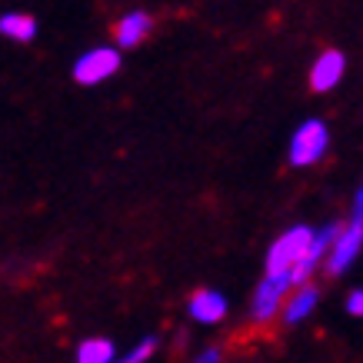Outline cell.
Returning <instances> with one entry per match:
<instances>
[{
  "label": "cell",
  "instance_id": "cell-3",
  "mask_svg": "<svg viewBox=\"0 0 363 363\" xmlns=\"http://www.w3.org/2000/svg\"><path fill=\"white\" fill-rule=\"evenodd\" d=\"M121 70V54L113 50V47H94L87 50L84 57H77V64H74V80L77 84H104L107 77H113Z\"/></svg>",
  "mask_w": 363,
  "mask_h": 363
},
{
  "label": "cell",
  "instance_id": "cell-6",
  "mask_svg": "<svg viewBox=\"0 0 363 363\" xmlns=\"http://www.w3.org/2000/svg\"><path fill=\"white\" fill-rule=\"evenodd\" d=\"M343 67H347V60H343L340 50H327V54H320L317 64H313V70H310V87L317 90V94L333 90L337 84H340V77H343Z\"/></svg>",
  "mask_w": 363,
  "mask_h": 363
},
{
  "label": "cell",
  "instance_id": "cell-8",
  "mask_svg": "<svg viewBox=\"0 0 363 363\" xmlns=\"http://www.w3.org/2000/svg\"><path fill=\"white\" fill-rule=\"evenodd\" d=\"M150 30H154V17L143 13V11H130L127 17H121V23H117V44L137 47Z\"/></svg>",
  "mask_w": 363,
  "mask_h": 363
},
{
  "label": "cell",
  "instance_id": "cell-9",
  "mask_svg": "<svg viewBox=\"0 0 363 363\" xmlns=\"http://www.w3.org/2000/svg\"><path fill=\"white\" fill-rule=\"evenodd\" d=\"M0 33L27 44V40L37 37V17H30V13H4L0 17Z\"/></svg>",
  "mask_w": 363,
  "mask_h": 363
},
{
  "label": "cell",
  "instance_id": "cell-5",
  "mask_svg": "<svg viewBox=\"0 0 363 363\" xmlns=\"http://www.w3.org/2000/svg\"><path fill=\"white\" fill-rule=\"evenodd\" d=\"M286 290H290V277H264V280H260V286H257V294H253L250 317L257 320V323L274 320V313L280 310V303H284Z\"/></svg>",
  "mask_w": 363,
  "mask_h": 363
},
{
  "label": "cell",
  "instance_id": "cell-1",
  "mask_svg": "<svg viewBox=\"0 0 363 363\" xmlns=\"http://www.w3.org/2000/svg\"><path fill=\"white\" fill-rule=\"evenodd\" d=\"M310 240H313V230H310V227H294V230H286L284 237L270 247V253H267V277L290 274V270L303 260Z\"/></svg>",
  "mask_w": 363,
  "mask_h": 363
},
{
  "label": "cell",
  "instance_id": "cell-2",
  "mask_svg": "<svg viewBox=\"0 0 363 363\" xmlns=\"http://www.w3.org/2000/svg\"><path fill=\"white\" fill-rule=\"evenodd\" d=\"M327 143H330V133H327V123L323 121L300 123L297 133L290 137V164L294 167L317 164L320 157L327 154Z\"/></svg>",
  "mask_w": 363,
  "mask_h": 363
},
{
  "label": "cell",
  "instance_id": "cell-15",
  "mask_svg": "<svg viewBox=\"0 0 363 363\" xmlns=\"http://www.w3.org/2000/svg\"><path fill=\"white\" fill-rule=\"evenodd\" d=\"M350 220H363V187H360V194H357V203H353V217Z\"/></svg>",
  "mask_w": 363,
  "mask_h": 363
},
{
  "label": "cell",
  "instance_id": "cell-13",
  "mask_svg": "<svg viewBox=\"0 0 363 363\" xmlns=\"http://www.w3.org/2000/svg\"><path fill=\"white\" fill-rule=\"evenodd\" d=\"M347 310H350L353 317H363V290H350V297H347Z\"/></svg>",
  "mask_w": 363,
  "mask_h": 363
},
{
  "label": "cell",
  "instance_id": "cell-12",
  "mask_svg": "<svg viewBox=\"0 0 363 363\" xmlns=\"http://www.w3.org/2000/svg\"><path fill=\"white\" fill-rule=\"evenodd\" d=\"M154 353H157V337H143L127 357H121V360H113V363H147Z\"/></svg>",
  "mask_w": 363,
  "mask_h": 363
},
{
  "label": "cell",
  "instance_id": "cell-4",
  "mask_svg": "<svg viewBox=\"0 0 363 363\" xmlns=\"http://www.w3.org/2000/svg\"><path fill=\"white\" fill-rule=\"evenodd\" d=\"M360 250H363V220H350L347 227H340V237L333 240L330 253H327V274L340 277L357 260Z\"/></svg>",
  "mask_w": 363,
  "mask_h": 363
},
{
  "label": "cell",
  "instance_id": "cell-11",
  "mask_svg": "<svg viewBox=\"0 0 363 363\" xmlns=\"http://www.w3.org/2000/svg\"><path fill=\"white\" fill-rule=\"evenodd\" d=\"M317 300H320L317 286H303L297 297H290V303L284 307V323H300V320L307 317L310 310L317 307Z\"/></svg>",
  "mask_w": 363,
  "mask_h": 363
},
{
  "label": "cell",
  "instance_id": "cell-14",
  "mask_svg": "<svg viewBox=\"0 0 363 363\" xmlns=\"http://www.w3.org/2000/svg\"><path fill=\"white\" fill-rule=\"evenodd\" d=\"M194 363H220V350H203L200 357H194Z\"/></svg>",
  "mask_w": 363,
  "mask_h": 363
},
{
  "label": "cell",
  "instance_id": "cell-10",
  "mask_svg": "<svg viewBox=\"0 0 363 363\" xmlns=\"http://www.w3.org/2000/svg\"><path fill=\"white\" fill-rule=\"evenodd\" d=\"M113 360H117V350L104 337H90V340H84L77 347V363H113Z\"/></svg>",
  "mask_w": 363,
  "mask_h": 363
},
{
  "label": "cell",
  "instance_id": "cell-7",
  "mask_svg": "<svg viewBox=\"0 0 363 363\" xmlns=\"http://www.w3.org/2000/svg\"><path fill=\"white\" fill-rule=\"evenodd\" d=\"M190 317L197 320V323H220L227 317V297H223L220 290H197L194 297H190Z\"/></svg>",
  "mask_w": 363,
  "mask_h": 363
}]
</instances>
